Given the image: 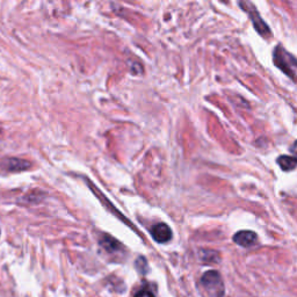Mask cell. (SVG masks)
<instances>
[{
	"mask_svg": "<svg viewBox=\"0 0 297 297\" xmlns=\"http://www.w3.org/2000/svg\"><path fill=\"white\" fill-rule=\"evenodd\" d=\"M273 61L274 64H275L281 71L285 72L287 76H289L290 78L295 77V70L297 69V60L280 46L276 47L275 50H274Z\"/></svg>",
	"mask_w": 297,
	"mask_h": 297,
	"instance_id": "1",
	"label": "cell"
},
{
	"mask_svg": "<svg viewBox=\"0 0 297 297\" xmlns=\"http://www.w3.org/2000/svg\"><path fill=\"white\" fill-rule=\"evenodd\" d=\"M201 283L207 291L214 297H227L224 295V285L220 274L216 271H209L201 277Z\"/></svg>",
	"mask_w": 297,
	"mask_h": 297,
	"instance_id": "2",
	"label": "cell"
},
{
	"mask_svg": "<svg viewBox=\"0 0 297 297\" xmlns=\"http://www.w3.org/2000/svg\"><path fill=\"white\" fill-rule=\"evenodd\" d=\"M240 6H243L245 8V12H247L250 14V17H251V20L252 22H253V25H254V28L256 29V31L260 35H263V36H268L269 34H271V31H269V28H268V26L265 24V22L262 20V17H260L259 15V13L255 11V8L252 7V5L250 4V7L247 6V3H240Z\"/></svg>",
	"mask_w": 297,
	"mask_h": 297,
	"instance_id": "3",
	"label": "cell"
},
{
	"mask_svg": "<svg viewBox=\"0 0 297 297\" xmlns=\"http://www.w3.org/2000/svg\"><path fill=\"white\" fill-rule=\"evenodd\" d=\"M0 168L6 172H21L30 168V163L20 158H6L0 163Z\"/></svg>",
	"mask_w": 297,
	"mask_h": 297,
	"instance_id": "4",
	"label": "cell"
},
{
	"mask_svg": "<svg viewBox=\"0 0 297 297\" xmlns=\"http://www.w3.org/2000/svg\"><path fill=\"white\" fill-rule=\"evenodd\" d=\"M151 233H152V237H154V239L157 243H160V244L170 242L171 238H172V231H171V229L168 224H165V223L156 224V226L152 228Z\"/></svg>",
	"mask_w": 297,
	"mask_h": 297,
	"instance_id": "5",
	"label": "cell"
},
{
	"mask_svg": "<svg viewBox=\"0 0 297 297\" xmlns=\"http://www.w3.org/2000/svg\"><path fill=\"white\" fill-rule=\"evenodd\" d=\"M256 239H258V237H256L253 231H239L233 236V242L243 247H250L254 245Z\"/></svg>",
	"mask_w": 297,
	"mask_h": 297,
	"instance_id": "6",
	"label": "cell"
},
{
	"mask_svg": "<svg viewBox=\"0 0 297 297\" xmlns=\"http://www.w3.org/2000/svg\"><path fill=\"white\" fill-rule=\"evenodd\" d=\"M100 245L105 249L107 252L109 253H116V252H120L123 249L122 245L115 239V238L108 236V235H103L100 239Z\"/></svg>",
	"mask_w": 297,
	"mask_h": 297,
	"instance_id": "7",
	"label": "cell"
},
{
	"mask_svg": "<svg viewBox=\"0 0 297 297\" xmlns=\"http://www.w3.org/2000/svg\"><path fill=\"white\" fill-rule=\"evenodd\" d=\"M277 164L281 168V170L286 171V172H289V171L296 169L297 159L295 157L291 156H280L277 158Z\"/></svg>",
	"mask_w": 297,
	"mask_h": 297,
	"instance_id": "8",
	"label": "cell"
},
{
	"mask_svg": "<svg viewBox=\"0 0 297 297\" xmlns=\"http://www.w3.org/2000/svg\"><path fill=\"white\" fill-rule=\"evenodd\" d=\"M201 259L203 263L207 264H215L219 260L218 253L215 251H202L201 252Z\"/></svg>",
	"mask_w": 297,
	"mask_h": 297,
	"instance_id": "9",
	"label": "cell"
},
{
	"mask_svg": "<svg viewBox=\"0 0 297 297\" xmlns=\"http://www.w3.org/2000/svg\"><path fill=\"white\" fill-rule=\"evenodd\" d=\"M135 266H136L137 271L141 274H143V275H144V274H146L148 271H150L146 259L144 258V256H139V258L136 260V264H135Z\"/></svg>",
	"mask_w": 297,
	"mask_h": 297,
	"instance_id": "10",
	"label": "cell"
},
{
	"mask_svg": "<svg viewBox=\"0 0 297 297\" xmlns=\"http://www.w3.org/2000/svg\"><path fill=\"white\" fill-rule=\"evenodd\" d=\"M135 297H155V295L152 294L151 291H148L147 289H142V290H139L136 295H135Z\"/></svg>",
	"mask_w": 297,
	"mask_h": 297,
	"instance_id": "11",
	"label": "cell"
},
{
	"mask_svg": "<svg viewBox=\"0 0 297 297\" xmlns=\"http://www.w3.org/2000/svg\"><path fill=\"white\" fill-rule=\"evenodd\" d=\"M291 152H292V157H295V158L297 159V141L294 143V145H292L291 147Z\"/></svg>",
	"mask_w": 297,
	"mask_h": 297,
	"instance_id": "12",
	"label": "cell"
}]
</instances>
